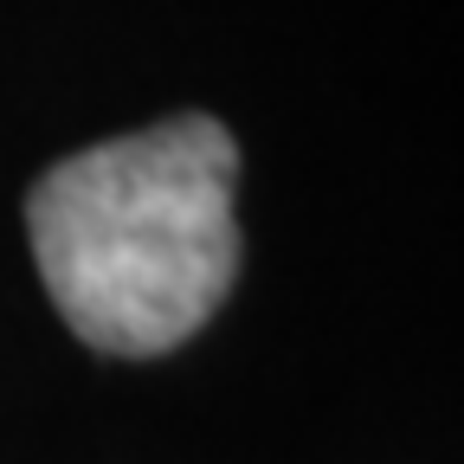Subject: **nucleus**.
I'll list each match as a JSON object with an SVG mask.
<instances>
[{
    "mask_svg": "<svg viewBox=\"0 0 464 464\" xmlns=\"http://www.w3.org/2000/svg\"><path fill=\"white\" fill-rule=\"evenodd\" d=\"M239 142L219 116L78 149L26 194L33 265L58 316L103 355L181 348L239 277Z\"/></svg>",
    "mask_w": 464,
    "mask_h": 464,
    "instance_id": "1",
    "label": "nucleus"
}]
</instances>
